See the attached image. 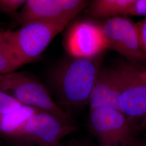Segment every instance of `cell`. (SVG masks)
Returning <instances> with one entry per match:
<instances>
[{"label":"cell","instance_id":"obj_1","mask_svg":"<svg viewBox=\"0 0 146 146\" xmlns=\"http://www.w3.org/2000/svg\"><path fill=\"white\" fill-rule=\"evenodd\" d=\"M101 58L100 55L94 58H73L54 70L51 86L59 107L61 105L74 107L88 103L100 70Z\"/></svg>","mask_w":146,"mask_h":146},{"label":"cell","instance_id":"obj_2","mask_svg":"<svg viewBox=\"0 0 146 146\" xmlns=\"http://www.w3.org/2000/svg\"><path fill=\"white\" fill-rule=\"evenodd\" d=\"M78 128L74 124L64 122L50 113L37 110L17 125L1 131L0 135L8 143L52 146L60 143Z\"/></svg>","mask_w":146,"mask_h":146},{"label":"cell","instance_id":"obj_3","mask_svg":"<svg viewBox=\"0 0 146 146\" xmlns=\"http://www.w3.org/2000/svg\"><path fill=\"white\" fill-rule=\"evenodd\" d=\"M0 91L22 105L50 113L64 122L74 124L71 116L52 100L44 86L27 73L0 74Z\"/></svg>","mask_w":146,"mask_h":146},{"label":"cell","instance_id":"obj_4","mask_svg":"<svg viewBox=\"0 0 146 146\" xmlns=\"http://www.w3.org/2000/svg\"><path fill=\"white\" fill-rule=\"evenodd\" d=\"M69 24L61 22L33 21L22 25L15 31H3V35L11 51L26 64L38 58Z\"/></svg>","mask_w":146,"mask_h":146},{"label":"cell","instance_id":"obj_5","mask_svg":"<svg viewBox=\"0 0 146 146\" xmlns=\"http://www.w3.org/2000/svg\"><path fill=\"white\" fill-rule=\"evenodd\" d=\"M89 126L104 146H134V126L119 110L107 107L90 110Z\"/></svg>","mask_w":146,"mask_h":146},{"label":"cell","instance_id":"obj_6","mask_svg":"<svg viewBox=\"0 0 146 146\" xmlns=\"http://www.w3.org/2000/svg\"><path fill=\"white\" fill-rule=\"evenodd\" d=\"M108 47L133 61L146 59L141 46L137 23L125 16L107 20L100 25Z\"/></svg>","mask_w":146,"mask_h":146},{"label":"cell","instance_id":"obj_7","mask_svg":"<svg viewBox=\"0 0 146 146\" xmlns=\"http://www.w3.org/2000/svg\"><path fill=\"white\" fill-rule=\"evenodd\" d=\"M117 69L120 84L119 110L133 125L136 119L142 118L146 122V80L139 70L129 65H121Z\"/></svg>","mask_w":146,"mask_h":146},{"label":"cell","instance_id":"obj_8","mask_svg":"<svg viewBox=\"0 0 146 146\" xmlns=\"http://www.w3.org/2000/svg\"><path fill=\"white\" fill-rule=\"evenodd\" d=\"M89 4L84 0H28L17 20L21 26L33 21L70 23Z\"/></svg>","mask_w":146,"mask_h":146},{"label":"cell","instance_id":"obj_9","mask_svg":"<svg viewBox=\"0 0 146 146\" xmlns=\"http://www.w3.org/2000/svg\"><path fill=\"white\" fill-rule=\"evenodd\" d=\"M65 47L73 58H94L109 48L100 25L89 21L78 22L70 27Z\"/></svg>","mask_w":146,"mask_h":146},{"label":"cell","instance_id":"obj_10","mask_svg":"<svg viewBox=\"0 0 146 146\" xmlns=\"http://www.w3.org/2000/svg\"><path fill=\"white\" fill-rule=\"evenodd\" d=\"M120 78L117 68L100 70L90 95V110L100 107L119 110L117 101L120 94Z\"/></svg>","mask_w":146,"mask_h":146},{"label":"cell","instance_id":"obj_11","mask_svg":"<svg viewBox=\"0 0 146 146\" xmlns=\"http://www.w3.org/2000/svg\"><path fill=\"white\" fill-rule=\"evenodd\" d=\"M134 0H96L89 6V13L98 18L110 19L128 15Z\"/></svg>","mask_w":146,"mask_h":146},{"label":"cell","instance_id":"obj_12","mask_svg":"<svg viewBox=\"0 0 146 146\" xmlns=\"http://www.w3.org/2000/svg\"><path fill=\"white\" fill-rule=\"evenodd\" d=\"M24 64L10 48L0 52V74L15 72L17 69Z\"/></svg>","mask_w":146,"mask_h":146},{"label":"cell","instance_id":"obj_13","mask_svg":"<svg viewBox=\"0 0 146 146\" xmlns=\"http://www.w3.org/2000/svg\"><path fill=\"white\" fill-rule=\"evenodd\" d=\"M21 106L22 104L15 100L0 91V116L5 114Z\"/></svg>","mask_w":146,"mask_h":146},{"label":"cell","instance_id":"obj_14","mask_svg":"<svg viewBox=\"0 0 146 146\" xmlns=\"http://www.w3.org/2000/svg\"><path fill=\"white\" fill-rule=\"evenodd\" d=\"M25 0H0V12L11 14L18 11L26 3Z\"/></svg>","mask_w":146,"mask_h":146},{"label":"cell","instance_id":"obj_15","mask_svg":"<svg viewBox=\"0 0 146 146\" xmlns=\"http://www.w3.org/2000/svg\"><path fill=\"white\" fill-rule=\"evenodd\" d=\"M128 15L146 16V0H134Z\"/></svg>","mask_w":146,"mask_h":146},{"label":"cell","instance_id":"obj_16","mask_svg":"<svg viewBox=\"0 0 146 146\" xmlns=\"http://www.w3.org/2000/svg\"><path fill=\"white\" fill-rule=\"evenodd\" d=\"M141 46L146 55V19L137 23Z\"/></svg>","mask_w":146,"mask_h":146},{"label":"cell","instance_id":"obj_17","mask_svg":"<svg viewBox=\"0 0 146 146\" xmlns=\"http://www.w3.org/2000/svg\"><path fill=\"white\" fill-rule=\"evenodd\" d=\"M10 48L7 44L5 41L4 35H3V31H0V52L7 49ZM11 49V48H10Z\"/></svg>","mask_w":146,"mask_h":146},{"label":"cell","instance_id":"obj_18","mask_svg":"<svg viewBox=\"0 0 146 146\" xmlns=\"http://www.w3.org/2000/svg\"><path fill=\"white\" fill-rule=\"evenodd\" d=\"M9 146H30V145H21V144H14V143H8ZM79 146L78 145H73V144H68V145H61L60 143H58V145H54V146Z\"/></svg>","mask_w":146,"mask_h":146},{"label":"cell","instance_id":"obj_19","mask_svg":"<svg viewBox=\"0 0 146 146\" xmlns=\"http://www.w3.org/2000/svg\"><path fill=\"white\" fill-rule=\"evenodd\" d=\"M139 74L141 76V78H143L146 81V70H143V71H140L139 70Z\"/></svg>","mask_w":146,"mask_h":146},{"label":"cell","instance_id":"obj_20","mask_svg":"<svg viewBox=\"0 0 146 146\" xmlns=\"http://www.w3.org/2000/svg\"><path fill=\"white\" fill-rule=\"evenodd\" d=\"M0 146H4L1 143V142H0Z\"/></svg>","mask_w":146,"mask_h":146}]
</instances>
